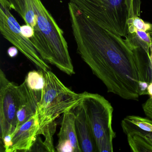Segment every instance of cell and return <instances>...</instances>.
<instances>
[{"label":"cell","instance_id":"6da1fadb","mask_svg":"<svg viewBox=\"0 0 152 152\" xmlns=\"http://www.w3.org/2000/svg\"><path fill=\"white\" fill-rule=\"evenodd\" d=\"M68 11L77 52L108 92L138 100L141 48L100 27L69 2Z\"/></svg>","mask_w":152,"mask_h":152},{"label":"cell","instance_id":"7a4b0ae2","mask_svg":"<svg viewBox=\"0 0 152 152\" xmlns=\"http://www.w3.org/2000/svg\"><path fill=\"white\" fill-rule=\"evenodd\" d=\"M25 22L32 27L33 45L42 59L69 75L75 74L64 31L41 0H7Z\"/></svg>","mask_w":152,"mask_h":152},{"label":"cell","instance_id":"3957f363","mask_svg":"<svg viewBox=\"0 0 152 152\" xmlns=\"http://www.w3.org/2000/svg\"><path fill=\"white\" fill-rule=\"evenodd\" d=\"M81 12L104 29L126 37L130 22L139 17L141 0H69Z\"/></svg>","mask_w":152,"mask_h":152},{"label":"cell","instance_id":"277c9868","mask_svg":"<svg viewBox=\"0 0 152 152\" xmlns=\"http://www.w3.org/2000/svg\"><path fill=\"white\" fill-rule=\"evenodd\" d=\"M43 72L46 83L37 111L39 129L72 109L83 98V93L78 94L68 88L50 70Z\"/></svg>","mask_w":152,"mask_h":152},{"label":"cell","instance_id":"5b68a950","mask_svg":"<svg viewBox=\"0 0 152 152\" xmlns=\"http://www.w3.org/2000/svg\"><path fill=\"white\" fill-rule=\"evenodd\" d=\"M82 102L99 152H113L116 136L112 126L113 108L103 96L85 91Z\"/></svg>","mask_w":152,"mask_h":152},{"label":"cell","instance_id":"8992f818","mask_svg":"<svg viewBox=\"0 0 152 152\" xmlns=\"http://www.w3.org/2000/svg\"><path fill=\"white\" fill-rule=\"evenodd\" d=\"M11 10L8 1L0 0L1 33L37 67L44 72L50 70V67L40 56L31 40L23 35L21 26L11 13Z\"/></svg>","mask_w":152,"mask_h":152},{"label":"cell","instance_id":"52a82bcc","mask_svg":"<svg viewBox=\"0 0 152 152\" xmlns=\"http://www.w3.org/2000/svg\"><path fill=\"white\" fill-rule=\"evenodd\" d=\"M18 85L10 82L0 70L1 138L11 134L16 129L17 112L19 105Z\"/></svg>","mask_w":152,"mask_h":152},{"label":"cell","instance_id":"ba28073f","mask_svg":"<svg viewBox=\"0 0 152 152\" xmlns=\"http://www.w3.org/2000/svg\"><path fill=\"white\" fill-rule=\"evenodd\" d=\"M18 89L19 105L17 112L16 130L36 113L38 104L42 95V92H38L31 89L25 80L22 84L18 85Z\"/></svg>","mask_w":152,"mask_h":152},{"label":"cell","instance_id":"9c48e42d","mask_svg":"<svg viewBox=\"0 0 152 152\" xmlns=\"http://www.w3.org/2000/svg\"><path fill=\"white\" fill-rule=\"evenodd\" d=\"M39 129L37 112L27 121L15 131L13 135L12 146L9 152H30L36 140Z\"/></svg>","mask_w":152,"mask_h":152},{"label":"cell","instance_id":"30bf717a","mask_svg":"<svg viewBox=\"0 0 152 152\" xmlns=\"http://www.w3.org/2000/svg\"><path fill=\"white\" fill-rule=\"evenodd\" d=\"M75 114V127L82 152H98L86 112L82 101L72 108Z\"/></svg>","mask_w":152,"mask_h":152},{"label":"cell","instance_id":"8fae6325","mask_svg":"<svg viewBox=\"0 0 152 152\" xmlns=\"http://www.w3.org/2000/svg\"><path fill=\"white\" fill-rule=\"evenodd\" d=\"M121 126L132 151L152 152V132L143 130L124 118Z\"/></svg>","mask_w":152,"mask_h":152},{"label":"cell","instance_id":"7c38bea8","mask_svg":"<svg viewBox=\"0 0 152 152\" xmlns=\"http://www.w3.org/2000/svg\"><path fill=\"white\" fill-rule=\"evenodd\" d=\"M58 137V141H70L74 152H82L77 139L75 127V114L72 109L63 114L61 128Z\"/></svg>","mask_w":152,"mask_h":152},{"label":"cell","instance_id":"4fadbf2b","mask_svg":"<svg viewBox=\"0 0 152 152\" xmlns=\"http://www.w3.org/2000/svg\"><path fill=\"white\" fill-rule=\"evenodd\" d=\"M125 39L134 48H140L144 49L149 60L152 45V36L150 34L142 31L133 30L128 33Z\"/></svg>","mask_w":152,"mask_h":152},{"label":"cell","instance_id":"5bb4252c","mask_svg":"<svg viewBox=\"0 0 152 152\" xmlns=\"http://www.w3.org/2000/svg\"><path fill=\"white\" fill-rule=\"evenodd\" d=\"M25 80L29 88L34 91L42 92L45 88L46 80L42 70L29 72Z\"/></svg>","mask_w":152,"mask_h":152},{"label":"cell","instance_id":"9a60e30c","mask_svg":"<svg viewBox=\"0 0 152 152\" xmlns=\"http://www.w3.org/2000/svg\"><path fill=\"white\" fill-rule=\"evenodd\" d=\"M56 121H54L47 124L43 129L39 130L38 131V135L42 134L45 137L43 144L47 152L55 151L53 143V136L56 132Z\"/></svg>","mask_w":152,"mask_h":152},{"label":"cell","instance_id":"2e32d148","mask_svg":"<svg viewBox=\"0 0 152 152\" xmlns=\"http://www.w3.org/2000/svg\"><path fill=\"white\" fill-rule=\"evenodd\" d=\"M128 121L141 129L152 132V120L137 115H129L125 117Z\"/></svg>","mask_w":152,"mask_h":152},{"label":"cell","instance_id":"e0dca14e","mask_svg":"<svg viewBox=\"0 0 152 152\" xmlns=\"http://www.w3.org/2000/svg\"><path fill=\"white\" fill-rule=\"evenodd\" d=\"M133 30L143 31L152 35V24L145 22L139 17H136L131 20L129 26V32Z\"/></svg>","mask_w":152,"mask_h":152},{"label":"cell","instance_id":"ac0fdd59","mask_svg":"<svg viewBox=\"0 0 152 152\" xmlns=\"http://www.w3.org/2000/svg\"><path fill=\"white\" fill-rule=\"evenodd\" d=\"M56 148L58 152H74L71 142L68 140L58 141Z\"/></svg>","mask_w":152,"mask_h":152},{"label":"cell","instance_id":"d6986e66","mask_svg":"<svg viewBox=\"0 0 152 152\" xmlns=\"http://www.w3.org/2000/svg\"><path fill=\"white\" fill-rule=\"evenodd\" d=\"M152 36V35H151ZM148 65L146 72L145 81L149 84L152 82V45L150 49V58L148 60Z\"/></svg>","mask_w":152,"mask_h":152},{"label":"cell","instance_id":"ffe728a7","mask_svg":"<svg viewBox=\"0 0 152 152\" xmlns=\"http://www.w3.org/2000/svg\"><path fill=\"white\" fill-rule=\"evenodd\" d=\"M142 108L145 114L152 120V99L149 98L142 105Z\"/></svg>","mask_w":152,"mask_h":152},{"label":"cell","instance_id":"44dd1931","mask_svg":"<svg viewBox=\"0 0 152 152\" xmlns=\"http://www.w3.org/2000/svg\"><path fill=\"white\" fill-rule=\"evenodd\" d=\"M22 34L25 37L31 39L34 36V31L32 27L26 24L21 26Z\"/></svg>","mask_w":152,"mask_h":152},{"label":"cell","instance_id":"7402d4cb","mask_svg":"<svg viewBox=\"0 0 152 152\" xmlns=\"http://www.w3.org/2000/svg\"><path fill=\"white\" fill-rule=\"evenodd\" d=\"M18 49L15 47H11L9 48L7 50V54L10 58L16 57L18 54Z\"/></svg>","mask_w":152,"mask_h":152},{"label":"cell","instance_id":"603a6c76","mask_svg":"<svg viewBox=\"0 0 152 152\" xmlns=\"http://www.w3.org/2000/svg\"><path fill=\"white\" fill-rule=\"evenodd\" d=\"M147 91L148 95L149 96L150 98L152 99V82L149 83Z\"/></svg>","mask_w":152,"mask_h":152}]
</instances>
